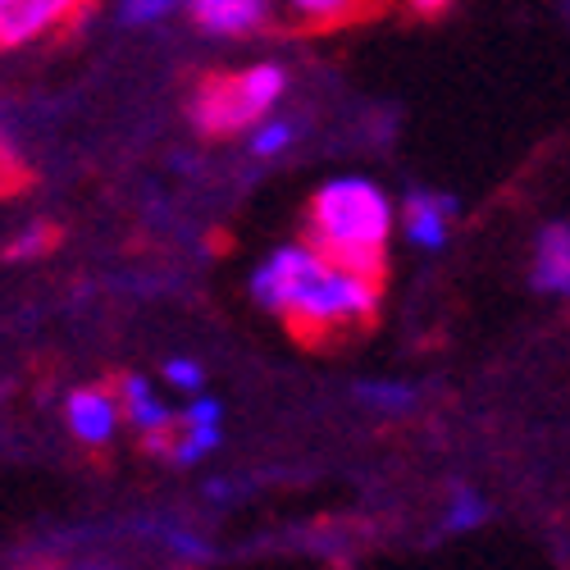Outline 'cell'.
<instances>
[{"label": "cell", "mask_w": 570, "mask_h": 570, "mask_svg": "<svg viewBox=\"0 0 570 570\" xmlns=\"http://www.w3.org/2000/svg\"><path fill=\"white\" fill-rule=\"evenodd\" d=\"M119 411H124V420L132 424L137 434H147V439L160 443V448H165L174 420H178V415L156 397V389H151L141 374H128L124 384H119Z\"/></svg>", "instance_id": "obj_8"}, {"label": "cell", "mask_w": 570, "mask_h": 570, "mask_svg": "<svg viewBox=\"0 0 570 570\" xmlns=\"http://www.w3.org/2000/svg\"><path fill=\"white\" fill-rule=\"evenodd\" d=\"M219 443H224L219 424H183L178 434L165 439V452H169L174 465H197V461H206Z\"/></svg>", "instance_id": "obj_10"}, {"label": "cell", "mask_w": 570, "mask_h": 570, "mask_svg": "<svg viewBox=\"0 0 570 570\" xmlns=\"http://www.w3.org/2000/svg\"><path fill=\"white\" fill-rule=\"evenodd\" d=\"M65 420H69V430H73L78 443L106 448L115 439V430H119V420H124L119 393H110V389H73L69 402H65Z\"/></svg>", "instance_id": "obj_5"}, {"label": "cell", "mask_w": 570, "mask_h": 570, "mask_svg": "<svg viewBox=\"0 0 570 570\" xmlns=\"http://www.w3.org/2000/svg\"><path fill=\"white\" fill-rule=\"evenodd\" d=\"M489 520V502L484 498H474L470 489H461V493H452V511H448V530H474V525H484Z\"/></svg>", "instance_id": "obj_14"}, {"label": "cell", "mask_w": 570, "mask_h": 570, "mask_svg": "<svg viewBox=\"0 0 570 570\" xmlns=\"http://www.w3.org/2000/svg\"><path fill=\"white\" fill-rule=\"evenodd\" d=\"M406 6H411L415 14H443V10L452 6V0H406Z\"/></svg>", "instance_id": "obj_19"}, {"label": "cell", "mask_w": 570, "mask_h": 570, "mask_svg": "<svg viewBox=\"0 0 570 570\" xmlns=\"http://www.w3.org/2000/svg\"><path fill=\"white\" fill-rule=\"evenodd\" d=\"M356 397L370 402V406H384V411H406L415 402V389L411 384H389V379H379V384H356Z\"/></svg>", "instance_id": "obj_13"}, {"label": "cell", "mask_w": 570, "mask_h": 570, "mask_svg": "<svg viewBox=\"0 0 570 570\" xmlns=\"http://www.w3.org/2000/svg\"><path fill=\"white\" fill-rule=\"evenodd\" d=\"M252 297L261 311L288 320L302 338H320L328 328L365 324L379 311V278L324 256L315 243L278 247L256 274Z\"/></svg>", "instance_id": "obj_1"}, {"label": "cell", "mask_w": 570, "mask_h": 570, "mask_svg": "<svg viewBox=\"0 0 570 570\" xmlns=\"http://www.w3.org/2000/svg\"><path fill=\"white\" fill-rule=\"evenodd\" d=\"M178 0H124V23L132 28H147V23H160Z\"/></svg>", "instance_id": "obj_16"}, {"label": "cell", "mask_w": 570, "mask_h": 570, "mask_svg": "<svg viewBox=\"0 0 570 570\" xmlns=\"http://www.w3.org/2000/svg\"><path fill=\"white\" fill-rule=\"evenodd\" d=\"M530 283L548 297H570V224L557 219L534 237Z\"/></svg>", "instance_id": "obj_7"}, {"label": "cell", "mask_w": 570, "mask_h": 570, "mask_svg": "<svg viewBox=\"0 0 570 570\" xmlns=\"http://www.w3.org/2000/svg\"><path fill=\"white\" fill-rule=\"evenodd\" d=\"M183 6L210 37H247L269 23L274 0H183Z\"/></svg>", "instance_id": "obj_6"}, {"label": "cell", "mask_w": 570, "mask_h": 570, "mask_svg": "<svg viewBox=\"0 0 570 570\" xmlns=\"http://www.w3.org/2000/svg\"><path fill=\"white\" fill-rule=\"evenodd\" d=\"M297 141V124L293 119H278V115H265L261 124H252V156L256 160H269V156H283Z\"/></svg>", "instance_id": "obj_11"}, {"label": "cell", "mask_w": 570, "mask_h": 570, "mask_svg": "<svg viewBox=\"0 0 570 570\" xmlns=\"http://www.w3.org/2000/svg\"><path fill=\"white\" fill-rule=\"evenodd\" d=\"M283 6H288L302 23H343V19H352L365 0H283Z\"/></svg>", "instance_id": "obj_12"}, {"label": "cell", "mask_w": 570, "mask_h": 570, "mask_svg": "<svg viewBox=\"0 0 570 570\" xmlns=\"http://www.w3.org/2000/svg\"><path fill=\"white\" fill-rule=\"evenodd\" d=\"M452 215H456V202L452 197H439V193H411L406 197V210H402V224H406V237L424 252H439L452 233Z\"/></svg>", "instance_id": "obj_9"}, {"label": "cell", "mask_w": 570, "mask_h": 570, "mask_svg": "<svg viewBox=\"0 0 570 570\" xmlns=\"http://www.w3.org/2000/svg\"><path fill=\"white\" fill-rule=\"evenodd\" d=\"M51 243H56V233L46 228V224H32V228H23L14 243H10V261H32V256H41Z\"/></svg>", "instance_id": "obj_15"}, {"label": "cell", "mask_w": 570, "mask_h": 570, "mask_svg": "<svg viewBox=\"0 0 570 570\" xmlns=\"http://www.w3.org/2000/svg\"><path fill=\"white\" fill-rule=\"evenodd\" d=\"M202 365L197 361H187V356H178V361H169L165 365V384L169 389H178V393H202Z\"/></svg>", "instance_id": "obj_17"}, {"label": "cell", "mask_w": 570, "mask_h": 570, "mask_svg": "<svg viewBox=\"0 0 570 570\" xmlns=\"http://www.w3.org/2000/svg\"><path fill=\"white\" fill-rule=\"evenodd\" d=\"M393 202L370 178H334L311 197V243L352 269L384 274Z\"/></svg>", "instance_id": "obj_2"}, {"label": "cell", "mask_w": 570, "mask_h": 570, "mask_svg": "<svg viewBox=\"0 0 570 570\" xmlns=\"http://www.w3.org/2000/svg\"><path fill=\"white\" fill-rule=\"evenodd\" d=\"M178 424H219V402L215 397H197L178 411Z\"/></svg>", "instance_id": "obj_18"}, {"label": "cell", "mask_w": 570, "mask_h": 570, "mask_svg": "<svg viewBox=\"0 0 570 570\" xmlns=\"http://www.w3.org/2000/svg\"><path fill=\"white\" fill-rule=\"evenodd\" d=\"M82 0H0V51L51 37L60 23L73 19Z\"/></svg>", "instance_id": "obj_4"}, {"label": "cell", "mask_w": 570, "mask_h": 570, "mask_svg": "<svg viewBox=\"0 0 570 570\" xmlns=\"http://www.w3.org/2000/svg\"><path fill=\"white\" fill-rule=\"evenodd\" d=\"M283 91H288V73H283V65H252L243 73L206 78L197 87V97H193V124L206 137L243 132V128L261 124L265 115H274Z\"/></svg>", "instance_id": "obj_3"}]
</instances>
